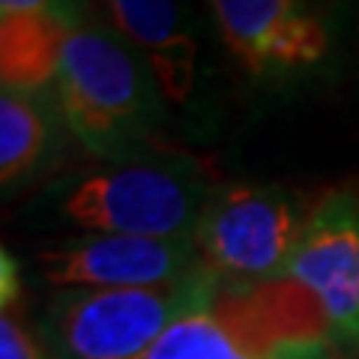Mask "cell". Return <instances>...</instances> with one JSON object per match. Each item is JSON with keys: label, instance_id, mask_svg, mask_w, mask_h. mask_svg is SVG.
I'll return each instance as SVG.
<instances>
[{"label": "cell", "instance_id": "ba28073f", "mask_svg": "<svg viewBox=\"0 0 359 359\" xmlns=\"http://www.w3.org/2000/svg\"><path fill=\"white\" fill-rule=\"evenodd\" d=\"M219 36L249 72H294L327 57L330 30L294 0H216Z\"/></svg>", "mask_w": 359, "mask_h": 359}, {"label": "cell", "instance_id": "8992f818", "mask_svg": "<svg viewBox=\"0 0 359 359\" xmlns=\"http://www.w3.org/2000/svg\"><path fill=\"white\" fill-rule=\"evenodd\" d=\"M33 261L54 290H135L204 273L195 237L72 233L42 243Z\"/></svg>", "mask_w": 359, "mask_h": 359}, {"label": "cell", "instance_id": "9c48e42d", "mask_svg": "<svg viewBox=\"0 0 359 359\" xmlns=\"http://www.w3.org/2000/svg\"><path fill=\"white\" fill-rule=\"evenodd\" d=\"M105 15L147 63L153 84L171 102H186L198 84V39L183 9L165 0H111Z\"/></svg>", "mask_w": 359, "mask_h": 359}, {"label": "cell", "instance_id": "30bf717a", "mask_svg": "<svg viewBox=\"0 0 359 359\" xmlns=\"http://www.w3.org/2000/svg\"><path fill=\"white\" fill-rule=\"evenodd\" d=\"M69 25L57 6L42 0L0 4V81L13 93H33L57 81Z\"/></svg>", "mask_w": 359, "mask_h": 359}, {"label": "cell", "instance_id": "8fae6325", "mask_svg": "<svg viewBox=\"0 0 359 359\" xmlns=\"http://www.w3.org/2000/svg\"><path fill=\"white\" fill-rule=\"evenodd\" d=\"M48 141V114L36 102V96L4 90L0 96V183L4 189L36 171L45 159Z\"/></svg>", "mask_w": 359, "mask_h": 359}, {"label": "cell", "instance_id": "3957f363", "mask_svg": "<svg viewBox=\"0 0 359 359\" xmlns=\"http://www.w3.org/2000/svg\"><path fill=\"white\" fill-rule=\"evenodd\" d=\"M54 87L66 129L102 159H123L153 123L156 84L126 45L102 30L69 33Z\"/></svg>", "mask_w": 359, "mask_h": 359}, {"label": "cell", "instance_id": "6da1fadb", "mask_svg": "<svg viewBox=\"0 0 359 359\" xmlns=\"http://www.w3.org/2000/svg\"><path fill=\"white\" fill-rule=\"evenodd\" d=\"M147 359H341V351L318 302L299 285L212 278Z\"/></svg>", "mask_w": 359, "mask_h": 359}, {"label": "cell", "instance_id": "7a4b0ae2", "mask_svg": "<svg viewBox=\"0 0 359 359\" xmlns=\"http://www.w3.org/2000/svg\"><path fill=\"white\" fill-rule=\"evenodd\" d=\"M212 192L189 159H108L51 183L33 201L48 222L75 233L192 237Z\"/></svg>", "mask_w": 359, "mask_h": 359}, {"label": "cell", "instance_id": "7c38bea8", "mask_svg": "<svg viewBox=\"0 0 359 359\" xmlns=\"http://www.w3.org/2000/svg\"><path fill=\"white\" fill-rule=\"evenodd\" d=\"M0 359H51V353L45 351L42 339H33L18 318L4 311L0 314Z\"/></svg>", "mask_w": 359, "mask_h": 359}, {"label": "cell", "instance_id": "52a82bcc", "mask_svg": "<svg viewBox=\"0 0 359 359\" xmlns=\"http://www.w3.org/2000/svg\"><path fill=\"white\" fill-rule=\"evenodd\" d=\"M285 282L318 302L341 353H359V186L332 189L314 204Z\"/></svg>", "mask_w": 359, "mask_h": 359}, {"label": "cell", "instance_id": "5b68a950", "mask_svg": "<svg viewBox=\"0 0 359 359\" xmlns=\"http://www.w3.org/2000/svg\"><path fill=\"white\" fill-rule=\"evenodd\" d=\"M210 282L204 269L162 287L54 290L39 318V339L51 359H147Z\"/></svg>", "mask_w": 359, "mask_h": 359}, {"label": "cell", "instance_id": "277c9868", "mask_svg": "<svg viewBox=\"0 0 359 359\" xmlns=\"http://www.w3.org/2000/svg\"><path fill=\"white\" fill-rule=\"evenodd\" d=\"M314 204L278 183L212 186L195 224L204 269L228 285L285 282Z\"/></svg>", "mask_w": 359, "mask_h": 359}, {"label": "cell", "instance_id": "4fadbf2b", "mask_svg": "<svg viewBox=\"0 0 359 359\" xmlns=\"http://www.w3.org/2000/svg\"><path fill=\"white\" fill-rule=\"evenodd\" d=\"M0 285H4V294H0V299H4V311H9V306L18 299V285H21V276H18V264L13 261V255L4 252L0 255Z\"/></svg>", "mask_w": 359, "mask_h": 359}]
</instances>
